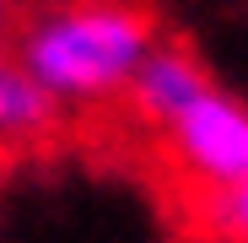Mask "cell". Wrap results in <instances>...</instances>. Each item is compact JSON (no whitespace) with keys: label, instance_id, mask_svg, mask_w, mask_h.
Returning a JSON list of instances; mask_svg holds the SVG:
<instances>
[{"label":"cell","instance_id":"6da1fadb","mask_svg":"<svg viewBox=\"0 0 248 243\" xmlns=\"http://www.w3.org/2000/svg\"><path fill=\"white\" fill-rule=\"evenodd\" d=\"M151 54V11L130 0H76L44 11L22 38V70L60 108L113 103L135 65Z\"/></svg>","mask_w":248,"mask_h":243},{"label":"cell","instance_id":"7a4b0ae2","mask_svg":"<svg viewBox=\"0 0 248 243\" xmlns=\"http://www.w3.org/2000/svg\"><path fill=\"white\" fill-rule=\"evenodd\" d=\"M156 151L194 200H211L248 178V108L205 87L184 113L156 130Z\"/></svg>","mask_w":248,"mask_h":243},{"label":"cell","instance_id":"3957f363","mask_svg":"<svg viewBox=\"0 0 248 243\" xmlns=\"http://www.w3.org/2000/svg\"><path fill=\"white\" fill-rule=\"evenodd\" d=\"M205 87H211V76L200 70V60L189 54V49H178V44H151V54L135 65V76L124 81V108H130V119L135 125H146V130H162L173 113H184Z\"/></svg>","mask_w":248,"mask_h":243},{"label":"cell","instance_id":"277c9868","mask_svg":"<svg viewBox=\"0 0 248 243\" xmlns=\"http://www.w3.org/2000/svg\"><path fill=\"white\" fill-rule=\"evenodd\" d=\"M60 103L22 70L16 54H0V151L38 146L60 130Z\"/></svg>","mask_w":248,"mask_h":243},{"label":"cell","instance_id":"5b68a950","mask_svg":"<svg viewBox=\"0 0 248 243\" xmlns=\"http://www.w3.org/2000/svg\"><path fill=\"white\" fill-rule=\"evenodd\" d=\"M200 227L211 232V243H248V178L200 200Z\"/></svg>","mask_w":248,"mask_h":243}]
</instances>
